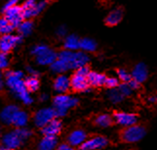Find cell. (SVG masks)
I'll return each mask as SVG.
<instances>
[{
	"instance_id": "6da1fadb",
	"label": "cell",
	"mask_w": 157,
	"mask_h": 150,
	"mask_svg": "<svg viewBox=\"0 0 157 150\" xmlns=\"http://www.w3.org/2000/svg\"><path fill=\"white\" fill-rule=\"evenodd\" d=\"M147 123L136 122L129 126H122L117 131V141L120 144L136 143L147 133Z\"/></svg>"
},
{
	"instance_id": "7a4b0ae2",
	"label": "cell",
	"mask_w": 157,
	"mask_h": 150,
	"mask_svg": "<svg viewBox=\"0 0 157 150\" xmlns=\"http://www.w3.org/2000/svg\"><path fill=\"white\" fill-rule=\"evenodd\" d=\"M7 84L10 88L13 90L16 94H18L19 97L24 101L25 104H30L32 99L29 94V91L25 88V82L21 79L23 78V73L21 72H7Z\"/></svg>"
},
{
	"instance_id": "3957f363",
	"label": "cell",
	"mask_w": 157,
	"mask_h": 150,
	"mask_svg": "<svg viewBox=\"0 0 157 150\" xmlns=\"http://www.w3.org/2000/svg\"><path fill=\"white\" fill-rule=\"evenodd\" d=\"M32 54L40 65H51L58 58V54L46 45H36L32 48Z\"/></svg>"
},
{
	"instance_id": "277c9868",
	"label": "cell",
	"mask_w": 157,
	"mask_h": 150,
	"mask_svg": "<svg viewBox=\"0 0 157 150\" xmlns=\"http://www.w3.org/2000/svg\"><path fill=\"white\" fill-rule=\"evenodd\" d=\"M109 144L108 138L101 135L88 136L87 139L78 146V150H100Z\"/></svg>"
},
{
	"instance_id": "5b68a950",
	"label": "cell",
	"mask_w": 157,
	"mask_h": 150,
	"mask_svg": "<svg viewBox=\"0 0 157 150\" xmlns=\"http://www.w3.org/2000/svg\"><path fill=\"white\" fill-rule=\"evenodd\" d=\"M5 18H6L9 22L12 24L15 28L19 26V25L25 21V16H24V9L21 6H12L4 11Z\"/></svg>"
},
{
	"instance_id": "8992f818",
	"label": "cell",
	"mask_w": 157,
	"mask_h": 150,
	"mask_svg": "<svg viewBox=\"0 0 157 150\" xmlns=\"http://www.w3.org/2000/svg\"><path fill=\"white\" fill-rule=\"evenodd\" d=\"M23 141H24V139L21 138L18 128L16 131L6 133V135L2 137L3 146L6 148H9V149L17 150V148H19L21 145Z\"/></svg>"
},
{
	"instance_id": "52a82bcc",
	"label": "cell",
	"mask_w": 157,
	"mask_h": 150,
	"mask_svg": "<svg viewBox=\"0 0 157 150\" xmlns=\"http://www.w3.org/2000/svg\"><path fill=\"white\" fill-rule=\"evenodd\" d=\"M70 88L73 92H84L90 89V85L87 81V77L80 76V75L74 73L71 78L69 79Z\"/></svg>"
},
{
	"instance_id": "ba28073f",
	"label": "cell",
	"mask_w": 157,
	"mask_h": 150,
	"mask_svg": "<svg viewBox=\"0 0 157 150\" xmlns=\"http://www.w3.org/2000/svg\"><path fill=\"white\" fill-rule=\"evenodd\" d=\"M21 41V35L4 34L0 37V52L7 54Z\"/></svg>"
},
{
	"instance_id": "9c48e42d",
	"label": "cell",
	"mask_w": 157,
	"mask_h": 150,
	"mask_svg": "<svg viewBox=\"0 0 157 150\" xmlns=\"http://www.w3.org/2000/svg\"><path fill=\"white\" fill-rule=\"evenodd\" d=\"M111 116L114 118L116 124L121 126H129L134 124V123L138 122V117H139L138 114L126 113V112L117 111V110H113Z\"/></svg>"
},
{
	"instance_id": "30bf717a",
	"label": "cell",
	"mask_w": 157,
	"mask_h": 150,
	"mask_svg": "<svg viewBox=\"0 0 157 150\" xmlns=\"http://www.w3.org/2000/svg\"><path fill=\"white\" fill-rule=\"evenodd\" d=\"M55 111L54 109H42L38 112H36L34 117H33V120L35 125L38 127V128H43L45 127L48 123L50 121H52L53 119H55Z\"/></svg>"
},
{
	"instance_id": "8fae6325",
	"label": "cell",
	"mask_w": 157,
	"mask_h": 150,
	"mask_svg": "<svg viewBox=\"0 0 157 150\" xmlns=\"http://www.w3.org/2000/svg\"><path fill=\"white\" fill-rule=\"evenodd\" d=\"M90 121L93 126L100 128H109L117 125L114 118L109 114H96L94 115V117L91 118Z\"/></svg>"
},
{
	"instance_id": "7c38bea8",
	"label": "cell",
	"mask_w": 157,
	"mask_h": 150,
	"mask_svg": "<svg viewBox=\"0 0 157 150\" xmlns=\"http://www.w3.org/2000/svg\"><path fill=\"white\" fill-rule=\"evenodd\" d=\"M88 137L87 132L82 128H76L69 132V135L67 137V143L73 147L79 146L81 143H83Z\"/></svg>"
},
{
	"instance_id": "4fadbf2b",
	"label": "cell",
	"mask_w": 157,
	"mask_h": 150,
	"mask_svg": "<svg viewBox=\"0 0 157 150\" xmlns=\"http://www.w3.org/2000/svg\"><path fill=\"white\" fill-rule=\"evenodd\" d=\"M89 62V57L88 55L84 53L83 51H73L70 60L68 62L69 69H74L76 70L82 66L87 65Z\"/></svg>"
},
{
	"instance_id": "5bb4252c",
	"label": "cell",
	"mask_w": 157,
	"mask_h": 150,
	"mask_svg": "<svg viewBox=\"0 0 157 150\" xmlns=\"http://www.w3.org/2000/svg\"><path fill=\"white\" fill-rule=\"evenodd\" d=\"M78 104V100L76 98H72L68 95L66 94H59L54 98V105L58 108H63V109H68L74 107Z\"/></svg>"
},
{
	"instance_id": "9a60e30c",
	"label": "cell",
	"mask_w": 157,
	"mask_h": 150,
	"mask_svg": "<svg viewBox=\"0 0 157 150\" xmlns=\"http://www.w3.org/2000/svg\"><path fill=\"white\" fill-rule=\"evenodd\" d=\"M62 130H63L62 122L57 119H53L45 127H43L41 128L43 135L49 136H56L59 135L62 132Z\"/></svg>"
},
{
	"instance_id": "2e32d148",
	"label": "cell",
	"mask_w": 157,
	"mask_h": 150,
	"mask_svg": "<svg viewBox=\"0 0 157 150\" xmlns=\"http://www.w3.org/2000/svg\"><path fill=\"white\" fill-rule=\"evenodd\" d=\"M132 79H134L135 81H137L140 83H143L147 81V79L148 77V71L147 67L145 66V64L144 63H139L137 64L135 68L132 71Z\"/></svg>"
},
{
	"instance_id": "e0dca14e",
	"label": "cell",
	"mask_w": 157,
	"mask_h": 150,
	"mask_svg": "<svg viewBox=\"0 0 157 150\" xmlns=\"http://www.w3.org/2000/svg\"><path fill=\"white\" fill-rule=\"evenodd\" d=\"M124 16V11L122 8H116L114 10H112L108 15L105 17V22L107 26H114L116 25H118L121 22Z\"/></svg>"
},
{
	"instance_id": "ac0fdd59",
	"label": "cell",
	"mask_w": 157,
	"mask_h": 150,
	"mask_svg": "<svg viewBox=\"0 0 157 150\" xmlns=\"http://www.w3.org/2000/svg\"><path fill=\"white\" fill-rule=\"evenodd\" d=\"M106 76L104 74H100V73H96V72H90L87 76V81L90 87H102L105 84Z\"/></svg>"
},
{
	"instance_id": "d6986e66",
	"label": "cell",
	"mask_w": 157,
	"mask_h": 150,
	"mask_svg": "<svg viewBox=\"0 0 157 150\" xmlns=\"http://www.w3.org/2000/svg\"><path fill=\"white\" fill-rule=\"evenodd\" d=\"M54 88H55L57 91L59 92H67L69 88H70V83H69V79L66 76H59L56 78L55 82H54Z\"/></svg>"
},
{
	"instance_id": "ffe728a7",
	"label": "cell",
	"mask_w": 157,
	"mask_h": 150,
	"mask_svg": "<svg viewBox=\"0 0 157 150\" xmlns=\"http://www.w3.org/2000/svg\"><path fill=\"white\" fill-rule=\"evenodd\" d=\"M57 148L56 136H44L38 145V150H55Z\"/></svg>"
},
{
	"instance_id": "44dd1931",
	"label": "cell",
	"mask_w": 157,
	"mask_h": 150,
	"mask_svg": "<svg viewBox=\"0 0 157 150\" xmlns=\"http://www.w3.org/2000/svg\"><path fill=\"white\" fill-rule=\"evenodd\" d=\"M28 120H29L28 114L19 109L13 116L12 121H11V125H14L17 128H21V127H24L26 124Z\"/></svg>"
},
{
	"instance_id": "7402d4cb",
	"label": "cell",
	"mask_w": 157,
	"mask_h": 150,
	"mask_svg": "<svg viewBox=\"0 0 157 150\" xmlns=\"http://www.w3.org/2000/svg\"><path fill=\"white\" fill-rule=\"evenodd\" d=\"M64 47L67 50L76 51L80 48V39L74 34L68 35L64 40Z\"/></svg>"
},
{
	"instance_id": "603a6c76",
	"label": "cell",
	"mask_w": 157,
	"mask_h": 150,
	"mask_svg": "<svg viewBox=\"0 0 157 150\" xmlns=\"http://www.w3.org/2000/svg\"><path fill=\"white\" fill-rule=\"evenodd\" d=\"M19 110V108L15 105H9L5 108L2 113H1V119L7 123V124H11V121H12V118L15 115V113Z\"/></svg>"
},
{
	"instance_id": "cb8c5ba5",
	"label": "cell",
	"mask_w": 157,
	"mask_h": 150,
	"mask_svg": "<svg viewBox=\"0 0 157 150\" xmlns=\"http://www.w3.org/2000/svg\"><path fill=\"white\" fill-rule=\"evenodd\" d=\"M80 49L87 52H94L97 49V43L89 37H84L80 39Z\"/></svg>"
},
{
	"instance_id": "d4e9b609",
	"label": "cell",
	"mask_w": 157,
	"mask_h": 150,
	"mask_svg": "<svg viewBox=\"0 0 157 150\" xmlns=\"http://www.w3.org/2000/svg\"><path fill=\"white\" fill-rule=\"evenodd\" d=\"M24 82L26 90L29 92H34L39 87V81L35 76H30L29 78H26Z\"/></svg>"
},
{
	"instance_id": "484cf974",
	"label": "cell",
	"mask_w": 157,
	"mask_h": 150,
	"mask_svg": "<svg viewBox=\"0 0 157 150\" xmlns=\"http://www.w3.org/2000/svg\"><path fill=\"white\" fill-rule=\"evenodd\" d=\"M51 69L56 73H63L67 71V70H69V67L67 62H64L62 59L57 58L56 60L51 64Z\"/></svg>"
},
{
	"instance_id": "4316f807",
	"label": "cell",
	"mask_w": 157,
	"mask_h": 150,
	"mask_svg": "<svg viewBox=\"0 0 157 150\" xmlns=\"http://www.w3.org/2000/svg\"><path fill=\"white\" fill-rule=\"evenodd\" d=\"M15 26L6 18H0V34H9L14 30Z\"/></svg>"
},
{
	"instance_id": "83f0119b",
	"label": "cell",
	"mask_w": 157,
	"mask_h": 150,
	"mask_svg": "<svg viewBox=\"0 0 157 150\" xmlns=\"http://www.w3.org/2000/svg\"><path fill=\"white\" fill-rule=\"evenodd\" d=\"M18 29L21 35H28L32 30V23L29 21H24L19 25Z\"/></svg>"
},
{
	"instance_id": "f1b7e54d",
	"label": "cell",
	"mask_w": 157,
	"mask_h": 150,
	"mask_svg": "<svg viewBox=\"0 0 157 150\" xmlns=\"http://www.w3.org/2000/svg\"><path fill=\"white\" fill-rule=\"evenodd\" d=\"M117 76H118L119 82H122L123 83H128L132 79L131 74H129L126 70H123V69L117 70Z\"/></svg>"
},
{
	"instance_id": "f546056e",
	"label": "cell",
	"mask_w": 157,
	"mask_h": 150,
	"mask_svg": "<svg viewBox=\"0 0 157 150\" xmlns=\"http://www.w3.org/2000/svg\"><path fill=\"white\" fill-rule=\"evenodd\" d=\"M123 97H124V95L120 92V90H119L117 87L110 89L109 98L113 101V102H119V101H121L123 99Z\"/></svg>"
},
{
	"instance_id": "4dcf8cb0",
	"label": "cell",
	"mask_w": 157,
	"mask_h": 150,
	"mask_svg": "<svg viewBox=\"0 0 157 150\" xmlns=\"http://www.w3.org/2000/svg\"><path fill=\"white\" fill-rule=\"evenodd\" d=\"M119 84H120V83H119L118 79H116V78H107L106 77L104 87L109 88V89H113V88L118 87Z\"/></svg>"
},
{
	"instance_id": "1f68e13d",
	"label": "cell",
	"mask_w": 157,
	"mask_h": 150,
	"mask_svg": "<svg viewBox=\"0 0 157 150\" xmlns=\"http://www.w3.org/2000/svg\"><path fill=\"white\" fill-rule=\"evenodd\" d=\"M118 89L120 90V92L124 95V96H128L131 94L132 92V88L129 87V84L128 83H120L118 85Z\"/></svg>"
},
{
	"instance_id": "d6a6232c",
	"label": "cell",
	"mask_w": 157,
	"mask_h": 150,
	"mask_svg": "<svg viewBox=\"0 0 157 150\" xmlns=\"http://www.w3.org/2000/svg\"><path fill=\"white\" fill-rule=\"evenodd\" d=\"M91 72V70L90 68L87 66V65H85V66H82V67H80L78 69L75 70V72L74 73H76L78 75H80V76H83V77H87L88 76V74Z\"/></svg>"
},
{
	"instance_id": "836d02e7",
	"label": "cell",
	"mask_w": 157,
	"mask_h": 150,
	"mask_svg": "<svg viewBox=\"0 0 157 150\" xmlns=\"http://www.w3.org/2000/svg\"><path fill=\"white\" fill-rule=\"evenodd\" d=\"M8 66V59L5 53L0 52V69H5Z\"/></svg>"
},
{
	"instance_id": "e575fe53",
	"label": "cell",
	"mask_w": 157,
	"mask_h": 150,
	"mask_svg": "<svg viewBox=\"0 0 157 150\" xmlns=\"http://www.w3.org/2000/svg\"><path fill=\"white\" fill-rule=\"evenodd\" d=\"M36 5L35 3V0H26V1L23 4V9L24 10H29V9H32L34 6Z\"/></svg>"
},
{
	"instance_id": "d590c367",
	"label": "cell",
	"mask_w": 157,
	"mask_h": 150,
	"mask_svg": "<svg viewBox=\"0 0 157 150\" xmlns=\"http://www.w3.org/2000/svg\"><path fill=\"white\" fill-rule=\"evenodd\" d=\"M55 150H77V149H75L73 146L69 145L68 143L64 142V143L59 144V146H57V148H56Z\"/></svg>"
},
{
	"instance_id": "8d00e7d4",
	"label": "cell",
	"mask_w": 157,
	"mask_h": 150,
	"mask_svg": "<svg viewBox=\"0 0 157 150\" xmlns=\"http://www.w3.org/2000/svg\"><path fill=\"white\" fill-rule=\"evenodd\" d=\"M128 84H129V87H131L132 89H138L140 87V83H138L137 81H135L134 79H131V81L128 83Z\"/></svg>"
},
{
	"instance_id": "74e56055",
	"label": "cell",
	"mask_w": 157,
	"mask_h": 150,
	"mask_svg": "<svg viewBox=\"0 0 157 150\" xmlns=\"http://www.w3.org/2000/svg\"><path fill=\"white\" fill-rule=\"evenodd\" d=\"M58 34H59V35L63 36V35H66L67 30H66V29L63 28V26H62V28H59V29L58 30Z\"/></svg>"
},
{
	"instance_id": "f35d334b",
	"label": "cell",
	"mask_w": 157,
	"mask_h": 150,
	"mask_svg": "<svg viewBox=\"0 0 157 150\" xmlns=\"http://www.w3.org/2000/svg\"><path fill=\"white\" fill-rule=\"evenodd\" d=\"M0 150H14V149H9V148H6L4 146H0Z\"/></svg>"
},
{
	"instance_id": "ab89813d",
	"label": "cell",
	"mask_w": 157,
	"mask_h": 150,
	"mask_svg": "<svg viewBox=\"0 0 157 150\" xmlns=\"http://www.w3.org/2000/svg\"><path fill=\"white\" fill-rule=\"evenodd\" d=\"M3 87V83H2V81H1V74H0V89L2 88Z\"/></svg>"
},
{
	"instance_id": "60d3db41",
	"label": "cell",
	"mask_w": 157,
	"mask_h": 150,
	"mask_svg": "<svg viewBox=\"0 0 157 150\" xmlns=\"http://www.w3.org/2000/svg\"><path fill=\"white\" fill-rule=\"evenodd\" d=\"M125 150H139V148H137V147H132V148H128V149H125Z\"/></svg>"
}]
</instances>
